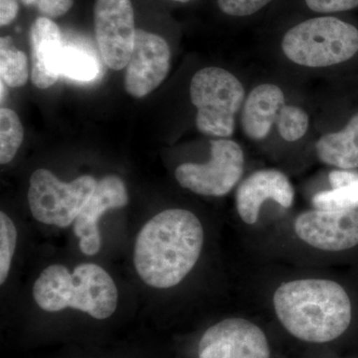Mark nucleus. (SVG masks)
Returning <instances> with one entry per match:
<instances>
[{
	"label": "nucleus",
	"mask_w": 358,
	"mask_h": 358,
	"mask_svg": "<svg viewBox=\"0 0 358 358\" xmlns=\"http://www.w3.org/2000/svg\"><path fill=\"white\" fill-rule=\"evenodd\" d=\"M203 242V227L194 213L167 209L148 221L138 233L134 267L148 286L173 288L194 267Z\"/></svg>",
	"instance_id": "1"
},
{
	"label": "nucleus",
	"mask_w": 358,
	"mask_h": 358,
	"mask_svg": "<svg viewBox=\"0 0 358 358\" xmlns=\"http://www.w3.org/2000/svg\"><path fill=\"white\" fill-rule=\"evenodd\" d=\"M274 308L289 334L308 343H329L352 322V303L338 282L303 279L285 282L274 294Z\"/></svg>",
	"instance_id": "2"
},
{
	"label": "nucleus",
	"mask_w": 358,
	"mask_h": 358,
	"mask_svg": "<svg viewBox=\"0 0 358 358\" xmlns=\"http://www.w3.org/2000/svg\"><path fill=\"white\" fill-rule=\"evenodd\" d=\"M37 305L49 313L72 308L105 320L115 313L117 289L114 280L96 264H81L70 273L62 265L45 268L33 287Z\"/></svg>",
	"instance_id": "3"
},
{
	"label": "nucleus",
	"mask_w": 358,
	"mask_h": 358,
	"mask_svg": "<svg viewBox=\"0 0 358 358\" xmlns=\"http://www.w3.org/2000/svg\"><path fill=\"white\" fill-rule=\"evenodd\" d=\"M282 50L291 62L303 67L341 64L357 54L358 29L334 16L310 18L286 32Z\"/></svg>",
	"instance_id": "4"
},
{
	"label": "nucleus",
	"mask_w": 358,
	"mask_h": 358,
	"mask_svg": "<svg viewBox=\"0 0 358 358\" xmlns=\"http://www.w3.org/2000/svg\"><path fill=\"white\" fill-rule=\"evenodd\" d=\"M189 93L197 110L195 124L200 133L230 138L235 131V117L246 99L239 79L223 68H203L192 77Z\"/></svg>",
	"instance_id": "5"
},
{
	"label": "nucleus",
	"mask_w": 358,
	"mask_h": 358,
	"mask_svg": "<svg viewBox=\"0 0 358 358\" xmlns=\"http://www.w3.org/2000/svg\"><path fill=\"white\" fill-rule=\"evenodd\" d=\"M96 182L92 176H83L66 183L48 169H37L30 178L28 189L33 217L47 225L68 227L93 194Z\"/></svg>",
	"instance_id": "6"
},
{
	"label": "nucleus",
	"mask_w": 358,
	"mask_h": 358,
	"mask_svg": "<svg viewBox=\"0 0 358 358\" xmlns=\"http://www.w3.org/2000/svg\"><path fill=\"white\" fill-rule=\"evenodd\" d=\"M210 159L206 164L186 162L176 169L181 187L204 196L220 197L239 182L244 171V152L239 143L229 138L210 143Z\"/></svg>",
	"instance_id": "7"
},
{
	"label": "nucleus",
	"mask_w": 358,
	"mask_h": 358,
	"mask_svg": "<svg viewBox=\"0 0 358 358\" xmlns=\"http://www.w3.org/2000/svg\"><path fill=\"white\" fill-rule=\"evenodd\" d=\"M94 25L103 62L119 71L128 65L136 38L131 0H96Z\"/></svg>",
	"instance_id": "8"
},
{
	"label": "nucleus",
	"mask_w": 358,
	"mask_h": 358,
	"mask_svg": "<svg viewBox=\"0 0 358 358\" xmlns=\"http://www.w3.org/2000/svg\"><path fill=\"white\" fill-rule=\"evenodd\" d=\"M171 48L159 35L136 29L133 52L124 74L127 93L141 99L164 81L171 69Z\"/></svg>",
	"instance_id": "9"
},
{
	"label": "nucleus",
	"mask_w": 358,
	"mask_h": 358,
	"mask_svg": "<svg viewBox=\"0 0 358 358\" xmlns=\"http://www.w3.org/2000/svg\"><path fill=\"white\" fill-rule=\"evenodd\" d=\"M199 353V358H270L265 334L244 319L224 320L209 327Z\"/></svg>",
	"instance_id": "10"
},
{
	"label": "nucleus",
	"mask_w": 358,
	"mask_h": 358,
	"mask_svg": "<svg viewBox=\"0 0 358 358\" xmlns=\"http://www.w3.org/2000/svg\"><path fill=\"white\" fill-rule=\"evenodd\" d=\"M294 230L301 240L315 248L345 251L358 245V211L303 212L296 218Z\"/></svg>",
	"instance_id": "11"
},
{
	"label": "nucleus",
	"mask_w": 358,
	"mask_h": 358,
	"mask_svg": "<svg viewBox=\"0 0 358 358\" xmlns=\"http://www.w3.org/2000/svg\"><path fill=\"white\" fill-rule=\"evenodd\" d=\"M129 202L126 185L119 176H108L96 182L95 190L74 222L75 235L85 255H96L101 249L98 223L106 211L119 209Z\"/></svg>",
	"instance_id": "12"
},
{
	"label": "nucleus",
	"mask_w": 358,
	"mask_h": 358,
	"mask_svg": "<svg viewBox=\"0 0 358 358\" xmlns=\"http://www.w3.org/2000/svg\"><path fill=\"white\" fill-rule=\"evenodd\" d=\"M294 190L286 174L277 169H262L252 173L238 187L237 211L245 223L252 225L258 220L266 200L289 208L294 203Z\"/></svg>",
	"instance_id": "13"
},
{
	"label": "nucleus",
	"mask_w": 358,
	"mask_h": 358,
	"mask_svg": "<svg viewBox=\"0 0 358 358\" xmlns=\"http://www.w3.org/2000/svg\"><path fill=\"white\" fill-rule=\"evenodd\" d=\"M31 47V81L38 89H48L61 74L63 44L60 28L50 18H37L29 31Z\"/></svg>",
	"instance_id": "14"
},
{
	"label": "nucleus",
	"mask_w": 358,
	"mask_h": 358,
	"mask_svg": "<svg viewBox=\"0 0 358 358\" xmlns=\"http://www.w3.org/2000/svg\"><path fill=\"white\" fill-rule=\"evenodd\" d=\"M286 96L275 84H261L255 87L245 99L242 108L241 127L247 138L262 141L267 138L277 122Z\"/></svg>",
	"instance_id": "15"
},
{
	"label": "nucleus",
	"mask_w": 358,
	"mask_h": 358,
	"mask_svg": "<svg viewBox=\"0 0 358 358\" xmlns=\"http://www.w3.org/2000/svg\"><path fill=\"white\" fill-rule=\"evenodd\" d=\"M320 162L341 169L358 167V113L345 128L320 136L315 145Z\"/></svg>",
	"instance_id": "16"
},
{
	"label": "nucleus",
	"mask_w": 358,
	"mask_h": 358,
	"mask_svg": "<svg viewBox=\"0 0 358 358\" xmlns=\"http://www.w3.org/2000/svg\"><path fill=\"white\" fill-rule=\"evenodd\" d=\"M0 76L11 88L24 86L29 77L27 56L13 45L9 37L1 38L0 48Z\"/></svg>",
	"instance_id": "17"
},
{
	"label": "nucleus",
	"mask_w": 358,
	"mask_h": 358,
	"mask_svg": "<svg viewBox=\"0 0 358 358\" xmlns=\"http://www.w3.org/2000/svg\"><path fill=\"white\" fill-rule=\"evenodd\" d=\"M24 138L20 117L8 108L0 110V162L6 164L14 159Z\"/></svg>",
	"instance_id": "18"
},
{
	"label": "nucleus",
	"mask_w": 358,
	"mask_h": 358,
	"mask_svg": "<svg viewBox=\"0 0 358 358\" xmlns=\"http://www.w3.org/2000/svg\"><path fill=\"white\" fill-rule=\"evenodd\" d=\"M61 74L80 82H89L99 75L96 59L72 46H65L61 58Z\"/></svg>",
	"instance_id": "19"
},
{
	"label": "nucleus",
	"mask_w": 358,
	"mask_h": 358,
	"mask_svg": "<svg viewBox=\"0 0 358 358\" xmlns=\"http://www.w3.org/2000/svg\"><path fill=\"white\" fill-rule=\"evenodd\" d=\"M278 131L285 141H300L308 133L310 117L305 110L294 105H285L275 122Z\"/></svg>",
	"instance_id": "20"
},
{
	"label": "nucleus",
	"mask_w": 358,
	"mask_h": 358,
	"mask_svg": "<svg viewBox=\"0 0 358 358\" xmlns=\"http://www.w3.org/2000/svg\"><path fill=\"white\" fill-rule=\"evenodd\" d=\"M315 209L327 211L352 210L358 207V181L345 187L317 193L313 199Z\"/></svg>",
	"instance_id": "21"
},
{
	"label": "nucleus",
	"mask_w": 358,
	"mask_h": 358,
	"mask_svg": "<svg viewBox=\"0 0 358 358\" xmlns=\"http://www.w3.org/2000/svg\"><path fill=\"white\" fill-rule=\"evenodd\" d=\"M17 241V230L4 212L0 213V284L3 285L10 271Z\"/></svg>",
	"instance_id": "22"
},
{
	"label": "nucleus",
	"mask_w": 358,
	"mask_h": 358,
	"mask_svg": "<svg viewBox=\"0 0 358 358\" xmlns=\"http://www.w3.org/2000/svg\"><path fill=\"white\" fill-rule=\"evenodd\" d=\"M273 0H217L220 10L233 17L253 15Z\"/></svg>",
	"instance_id": "23"
},
{
	"label": "nucleus",
	"mask_w": 358,
	"mask_h": 358,
	"mask_svg": "<svg viewBox=\"0 0 358 358\" xmlns=\"http://www.w3.org/2000/svg\"><path fill=\"white\" fill-rule=\"evenodd\" d=\"M26 6H33L44 17L58 18L72 8L74 0H20Z\"/></svg>",
	"instance_id": "24"
},
{
	"label": "nucleus",
	"mask_w": 358,
	"mask_h": 358,
	"mask_svg": "<svg viewBox=\"0 0 358 358\" xmlns=\"http://www.w3.org/2000/svg\"><path fill=\"white\" fill-rule=\"evenodd\" d=\"M308 9L317 13H336L358 7V0H305Z\"/></svg>",
	"instance_id": "25"
},
{
	"label": "nucleus",
	"mask_w": 358,
	"mask_h": 358,
	"mask_svg": "<svg viewBox=\"0 0 358 358\" xmlns=\"http://www.w3.org/2000/svg\"><path fill=\"white\" fill-rule=\"evenodd\" d=\"M329 180L333 188L345 187L357 182L358 173L350 171L348 169H338L329 173Z\"/></svg>",
	"instance_id": "26"
},
{
	"label": "nucleus",
	"mask_w": 358,
	"mask_h": 358,
	"mask_svg": "<svg viewBox=\"0 0 358 358\" xmlns=\"http://www.w3.org/2000/svg\"><path fill=\"white\" fill-rule=\"evenodd\" d=\"M20 11L17 0H0V25L10 24Z\"/></svg>",
	"instance_id": "27"
},
{
	"label": "nucleus",
	"mask_w": 358,
	"mask_h": 358,
	"mask_svg": "<svg viewBox=\"0 0 358 358\" xmlns=\"http://www.w3.org/2000/svg\"><path fill=\"white\" fill-rule=\"evenodd\" d=\"M6 86L7 85L1 80V81H0V87H1V103L6 101L7 94Z\"/></svg>",
	"instance_id": "28"
},
{
	"label": "nucleus",
	"mask_w": 358,
	"mask_h": 358,
	"mask_svg": "<svg viewBox=\"0 0 358 358\" xmlns=\"http://www.w3.org/2000/svg\"><path fill=\"white\" fill-rule=\"evenodd\" d=\"M173 1L181 2V3H186V2L190 1V0H173Z\"/></svg>",
	"instance_id": "29"
}]
</instances>
